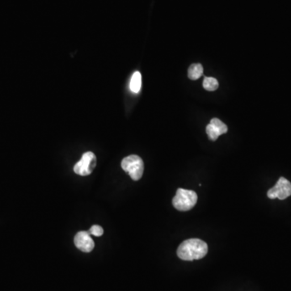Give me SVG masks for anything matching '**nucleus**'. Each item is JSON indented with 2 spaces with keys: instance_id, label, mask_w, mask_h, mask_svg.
<instances>
[{
  "instance_id": "6e6552de",
  "label": "nucleus",
  "mask_w": 291,
  "mask_h": 291,
  "mask_svg": "<svg viewBox=\"0 0 291 291\" xmlns=\"http://www.w3.org/2000/svg\"><path fill=\"white\" fill-rule=\"evenodd\" d=\"M203 75V67L199 63L192 64L188 68V78L192 80H198Z\"/></svg>"
},
{
  "instance_id": "f257e3e1",
  "label": "nucleus",
  "mask_w": 291,
  "mask_h": 291,
  "mask_svg": "<svg viewBox=\"0 0 291 291\" xmlns=\"http://www.w3.org/2000/svg\"><path fill=\"white\" fill-rule=\"evenodd\" d=\"M208 252L207 243L199 239H188L181 243L177 249V256L183 261H192L203 258Z\"/></svg>"
},
{
  "instance_id": "f8f14e48",
  "label": "nucleus",
  "mask_w": 291,
  "mask_h": 291,
  "mask_svg": "<svg viewBox=\"0 0 291 291\" xmlns=\"http://www.w3.org/2000/svg\"><path fill=\"white\" fill-rule=\"evenodd\" d=\"M88 233L90 235H93L95 236H101L104 234L103 228H101V226H92L91 229L88 230Z\"/></svg>"
},
{
  "instance_id": "7ed1b4c3",
  "label": "nucleus",
  "mask_w": 291,
  "mask_h": 291,
  "mask_svg": "<svg viewBox=\"0 0 291 291\" xmlns=\"http://www.w3.org/2000/svg\"><path fill=\"white\" fill-rule=\"evenodd\" d=\"M122 169L126 171L134 181L142 178L144 171V161L136 155H132L124 158L122 161Z\"/></svg>"
},
{
  "instance_id": "39448f33",
  "label": "nucleus",
  "mask_w": 291,
  "mask_h": 291,
  "mask_svg": "<svg viewBox=\"0 0 291 291\" xmlns=\"http://www.w3.org/2000/svg\"><path fill=\"white\" fill-rule=\"evenodd\" d=\"M267 195L270 199H286L291 195V182L284 177H281L275 186L268 191Z\"/></svg>"
},
{
  "instance_id": "1a4fd4ad",
  "label": "nucleus",
  "mask_w": 291,
  "mask_h": 291,
  "mask_svg": "<svg viewBox=\"0 0 291 291\" xmlns=\"http://www.w3.org/2000/svg\"><path fill=\"white\" fill-rule=\"evenodd\" d=\"M203 87H204L205 89L209 91V92L215 91V90L218 89V80L214 79V78H205L204 81H203Z\"/></svg>"
},
{
  "instance_id": "423d86ee",
  "label": "nucleus",
  "mask_w": 291,
  "mask_h": 291,
  "mask_svg": "<svg viewBox=\"0 0 291 291\" xmlns=\"http://www.w3.org/2000/svg\"><path fill=\"white\" fill-rule=\"evenodd\" d=\"M75 244L77 249L83 252H90L94 249V241L88 231H80L75 236Z\"/></svg>"
},
{
  "instance_id": "f03ea898",
  "label": "nucleus",
  "mask_w": 291,
  "mask_h": 291,
  "mask_svg": "<svg viewBox=\"0 0 291 291\" xmlns=\"http://www.w3.org/2000/svg\"><path fill=\"white\" fill-rule=\"evenodd\" d=\"M197 202V195L194 191L178 188L172 199V204L180 211H188L194 207Z\"/></svg>"
},
{
  "instance_id": "9d476101",
  "label": "nucleus",
  "mask_w": 291,
  "mask_h": 291,
  "mask_svg": "<svg viewBox=\"0 0 291 291\" xmlns=\"http://www.w3.org/2000/svg\"><path fill=\"white\" fill-rule=\"evenodd\" d=\"M206 130H207V134L208 137H209V139L212 140V141H215V140L218 139V137L221 135L218 129L213 125L210 124V123L207 125Z\"/></svg>"
},
{
  "instance_id": "9b49d317",
  "label": "nucleus",
  "mask_w": 291,
  "mask_h": 291,
  "mask_svg": "<svg viewBox=\"0 0 291 291\" xmlns=\"http://www.w3.org/2000/svg\"><path fill=\"white\" fill-rule=\"evenodd\" d=\"M210 124L213 125L218 129V132L220 133L221 135L223 134H226V133L228 132V126H227L222 121L218 119V118H214V119H212L211 122H210Z\"/></svg>"
},
{
  "instance_id": "20e7f679",
  "label": "nucleus",
  "mask_w": 291,
  "mask_h": 291,
  "mask_svg": "<svg viewBox=\"0 0 291 291\" xmlns=\"http://www.w3.org/2000/svg\"><path fill=\"white\" fill-rule=\"evenodd\" d=\"M97 166V157L94 153L88 151L83 155L81 160L75 165L74 171L80 176H88Z\"/></svg>"
},
{
  "instance_id": "0eeeda50",
  "label": "nucleus",
  "mask_w": 291,
  "mask_h": 291,
  "mask_svg": "<svg viewBox=\"0 0 291 291\" xmlns=\"http://www.w3.org/2000/svg\"><path fill=\"white\" fill-rule=\"evenodd\" d=\"M141 74L139 71H135L132 75L130 83H129V88L131 90V92H134V93H139V91L141 89Z\"/></svg>"
}]
</instances>
